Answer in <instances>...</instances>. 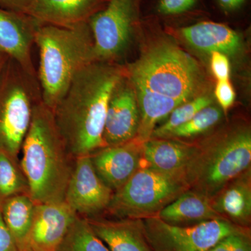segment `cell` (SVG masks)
Instances as JSON below:
<instances>
[{"instance_id":"6da1fadb","label":"cell","mask_w":251,"mask_h":251,"mask_svg":"<svg viewBox=\"0 0 251 251\" xmlns=\"http://www.w3.org/2000/svg\"><path fill=\"white\" fill-rule=\"evenodd\" d=\"M125 75L120 68L94 62L77 73L54 109L56 126L71 156L105 148L103 135L109 100Z\"/></svg>"},{"instance_id":"7a4b0ae2","label":"cell","mask_w":251,"mask_h":251,"mask_svg":"<svg viewBox=\"0 0 251 251\" xmlns=\"http://www.w3.org/2000/svg\"><path fill=\"white\" fill-rule=\"evenodd\" d=\"M21 152L20 166L34 203L64 201L74 166L56 126L53 112L41 99L33 109Z\"/></svg>"},{"instance_id":"3957f363","label":"cell","mask_w":251,"mask_h":251,"mask_svg":"<svg viewBox=\"0 0 251 251\" xmlns=\"http://www.w3.org/2000/svg\"><path fill=\"white\" fill-rule=\"evenodd\" d=\"M34 44L39 51L41 101L53 111L77 73L95 62L92 33L87 23L72 27L40 24Z\"/></svg>"},{"instance_id":"277c9868","label":"cell","mask_w":251,"mask_h":251,"mask_svg":"<svg viewBox=\"0 0 251 251\" xmlns=\"http://www.w3.org/2000/svg\"><path fill=\"white\" fill-rule=\"evenodd\" d=\"M128 73V80L133 87L184 102L196 97L202 85V72L198 62L168 41L147 50L130 66Z\"/></svg>"},{"instance_id":"5b68a950","label":"cell","mask_w":251,"mask_h":251,"mask_svg":"<svg viewBox=\"0 0 251 251\" xmlns=\"http://www.w3.org/2000/svg\"><path fill=\"white\" fill-rule=\"evenodd\" d=\"M251 163V130L236 128L198 148L183 176L188 189L212 200L226 185L250 169Z\"/></svg>"},{"instance_id":"8992f818","label":"cell","mask_w":251,"mask_h":251,"mask_svg":"<svg viewBox=\"0 0 251 251\" xmlns=\"http://www.w3.org/2000/svg\"><path fill=\"white\" fill-rule=\"evenodd\" d=\"M41 99L36 77L10 59L0 78V152L18 161L33 109Z\"/></svg>"},{"instance_id":"52a82bcc","label":"cell","mask_w":251,"mask_h":251,"mask_svg":"<svg viewBox=\"0 0 251 251\" xmlns=\"http://www.w3.org/2000/svg\"><path fill=\"white\" fill-rule=\"evenodd\" d=\"M187 190L181 175L163 174L141 166L114 192L107 209L122 219H142L156 215Z\"/></svg>"},{"instance_id":"ba28073f","label":"cell","mask_w":251,"mask_h":251,"mask_svg":"<svg viewBox=\"0 0 251 251\" xmlns=\"http://www.w3.org/2000/svg\"><path fill=\"white\" fill-rule=\"evenodd\" d=\"M152 251H207L229 234L249 227L226 219H216L193 226H175L156 215L140 219Z\"/></svg>"},{"instance_id":"9c48e42d","label":"cell","mask_w":251,"mask_h":251,"mask_svg":"<svg viewBox=\"0 0 251 251\" xmlns=\"http://www.w3.org/2000/svg\"><path fill=\"white\" fill-rule=\"evenodd\" d=\"M134 0H108L89 20L95 62L119 57L129 44L134 19Z\"/></svg>"},{"instance_id":"30bf717a","label":"cell","mask_w":251,"mask_h":251,"mask_svg":"<svg viewBox=\"0 0 251 251\" xmlns=\"http://www.w3.org/2000/svg\"><path fill=\"white\" fill-rule=\"evenodd\" d=\"M113 194L96 173L90 155L75 158L64 201L77 215L94 218L108 209Z\"/></svg>"},{"instance_id":"8fae6325","label":"cell","mask_w":251,"mask_h":251,"mask_svg":"<svg viewBox=\"0 0 251 251\" xmlns=\"http://www.w3.org/2000/svg\"><path fill=\"white\" fill-rule=\"evenodd\" d=\"M140 125V112L134 88L125 75L109 100L104 126L105 147L115 146L135 139Z\"/></svg>"},{"instance_id":"7c38bea8","label":"cell","mask_w":251,"mask_h":251,"mask_svg":"<svg viewBox=\"0 0 251 251\" xmlns=\"http://www.w3.org/2000/svg\"><path fill=\"white\" fill-rule=\"evenodd\" d=\"M39 25L24 13L0 7V51L34 77L36 74L31 58V49Z\"/></svg>"},{"instance_id":"4fadbf2b","label":"cell","mask_w":251,"mask_h":251,"mask_svg":"<svg viewBox=\"0 0 251 251\" xmlns=\"http://www.w3.org/2000/svg\"><path fill=\"white\" fill-rule=\"evenodd\" d=\"M143 142L133 139L105 147L90 155L96 173L114 192L122 188L142 166Z\"/></svg>"},{"instance_id":"5bb4252c","label":"cell","mask_w":251,"mask_h":251,"mask_svg":"<svg viewBox=\"0 0 251 251\" xmlns=\"http://www.w3.org/2000/svg\"><path fill=\"white\" fill-rule=\"evenodd\" d=\"M77 214L65 201L35 204L29 235L30 251H56Z\"/></svg>"},{"instance_id":"9a60e30c","label":"cell","mask_w":251,"mask_h":251,"mask_svg":"<svg viewBox=\"0 0 251 251\" xmlns=\"http://www.w3.org/2000/svg\"><path fill=\"white\" fill-rule=\"evenodd\" d=\"M105 0H32L25 14L40 24L72 27L88 22Z\"/></svg>"},{"instance_id":"2e32d148","label":"cell","mask_w":251,"mask_h":251,"mask_svg":"<svg viewBox=\"0 0 251 251\" xmlns=\"http://www.w3.org/2000/svg\"><path fill=\"white\" fill-rule=\"evenodd\" d=\"M197 149V147L173 140L150 138L142 145V166L163 174L183 176L185 168L196 154Z\"/></svg>"},{"instance_id":"e0dca14e","label":"cell","mask_w":251,"mask_h":251,"mask_svg":"<svg viewBox=\"0 0 251 251\" xmlns=\"http://www.w3.org/2000/svg\"><path fill=\"white\" fill-rule=\"evenodd\" d=\"M87 219L110 251H152L144 234L140 219Z\"/></svg>"},{"instance_id":"ac0fdd59","label":"cell","mask_w":251,"mask_h":251,"mask_svg":"<svg viewBox=\"0 0 251 251\" xmlns=\"http://www.w3.org/2000/svg\"><path fill=\"white\" fill-rule=\"evenodd\" d=\"M180 33L190 46L202 52L227 55L237 54L242 49V39L237 31L221 23H198L182 28Z\"/></svg>"},{"instance_id":"d6986e66","label":"cell","mask_w":251,"mask_h":251,"mask_svg":"<svg viewBox=\"0 0 251 251\" xmlns=\"http://www.w3.org/2000/svg\"><path fill=\"white\" fill-rule=\"evenodd\" d=\"M213 207L232 224L249 227L251 218V172L228 183L211 200Z\"/></svg>"},{"instance_id":"ffe728a7","label":"cell","mask_w":251,"mask_h":251,"mask_svg":"<svg viewBox=\"0 0 251 251\" xmlns=\"http://www.w3.org/2000/svg\"><path fill=\"white\" fill-rule=\"evenodd\" d=\"M175 226H193L216 219H225L214 209L210 198L188 189L156 214Z\"/></svg>"},{"instance_id":"44dd1931","label":"cell","mask_w":251,"mask_h":251,"mask_svg":"<svg viewBox=\"0 0 251 251\" xmlns=\"http://www.w3.org/2000/svg\"><path fill=\"white\" fill-rule=\"evenodd\" d=\"M35 204L28 193L16 195L0 204L3 220L19 251H30L29 235Z\"/></svg>"},{"instance_id":"7402d4cb","label":"cell","mask_w":251,"mask_h":251,"mask_svg":"<svg viewBox=\"0 0 251 251\" xmlns=\"http://www.w3.org/2000/svg\"><path fill=\"white\" fill-rule=\"evenodd\" d=\"M140 112V125L137 139L145 142L151 138L158 122L169 116L176 107L186 102L134 87Z\"/></svg>"},{"instance_id":"603a6c76","label":"cell","mask_w":251,"mask_h":251,"mask_svg":"<svg viewBox=\"0 0 251 251\" xmlns=\"http://www.w3.org/2000/svg\"><path fill=\"white\" fill-rule=\"evenodd\" d=\"M56 251H110L88 220L77 216Z\"/></svg>"},{"instance_id":"cb8c5ba5","label":"cell","mask_w":251,"mask_h":251,"mask_svg":"<svg viewBox=\"0 0 251 251\" xmlns=\"http://www.w3.org/2000/svg\"><path fill=\"white\" fill-rule=\"evenodd\" d=\"M28 193L27 180L18 161L0 152V204L5 200Z\"/></svg>"},{"instance_id":"d4e9b609","label":"cell","mask_w":251,"mask_h":251,"mask_svg":"<svg viewBox=\"0 0 251 251\" xmlns=\"http://www.w3.org/2000/svg\"><path fill=\"white\" fill-rule=\"evenodd\" d=\"M211 104L212 99L206 95L198 96L181 104L173 110L163 125L155 128L151 138H166L171 131L189 121L198 112Z\"/></svg>"},{"instance_id":"484cf974","label":"cell","mask_w":251,"mask_h":251,"mask_svg":"<svg viewBox=\"0 0 251 251\" xmlns=\"http://www.w3.org/2000/svg\"><path fill=\"white\" fill-rule=\"evenodd\" d=\"M221 118V109L209 105L198 112L189 121L171 131L166 138H188L202 134L217 125Z\"/></svg>"},{"instance_id":"4316f807","label":"cell","mask_w":251,"mask_h":251,"mask_svg":"<svg viewBox=\"0 0 251 251\" xmlns=\"http://www.w3.org/2000/svg\"><path fill=\"white\" fill-rule=\"evenodd\" d=\"M207 251H251L250 229L226 236Z\"/></svg>"},{"instance_id":"83f0119b","label":"cell","mask_w":251,"mask_h":251,"mask_svg":"<svg viewBox=\"0 0 251 251\" xmlns=\"http://www.w3.org/2000/svg\"><path fill=\"white\" fill-rule=\"evenodd\" d=\"M197 0H160L158 10L163 15H176L186 12L194 6Z\"/></svg>"},{"instance_id":"f1b7e54d","label":"cell","mask_w":251,"mask_h":251,"mask_svg":"<svg viewBox=\"0 0 251 251\" xmlns=\"http://www.w3.org/2000/svg\"><path fill=\"white\" fill-rule=\"evenodd\" d=\"M211 69L218 81L228 80L230 65L227 56L222 52H211Z\"/></svg>"},{"instance_id":"f546056e","label":"cell","mask_w":251,"mask_h":251,"mask_svg":"<svg viewBox=\"0 0 251 251\" xmlns=\"http://www.w3.org/2000/svg\"><path fill=\"white\" fill-rule=\"evenodd\" d=\"M215 96L224 111L232 106L235 99V92L228 80H219L216 85Z\"/></svg>"},{"instance_id":"4dcf8cb0","label":"cell","mask_w":251,"mask_h":251,"mask_svg":"<svg viewBox=\"0 0 251 251\" xmlns=\"http://www.w3.org/2000/svg\"><path fill=\"white\" fill-rule=\"evenodd\" d=\"M0 251H19L11 235L6 227L0 209Z\"/></svg>"},{"instance_id":"1f68e13d","label":"cell","mask_w":251,"mask_h":251,"mask_svg":"<svg viewBox=\"0 0 251 251\" xmlns=\"http://www.w3.org/2000/svg\"><path fill=\"white\" fill-rule=\"evenodd\" d=\"M31 1L32 0H0V5L4 9L25 14Z\"/></svg>"},{"instance_id":"d6a6232c","label":"cell","mask_w":251,"mask_h":251,"mask_svg":"<svg viewBox=\"0 0 251 251\" xmlns=\"http://www.w3.org/2000/svg\"><path fill=\"white\" fill-rule=\"evenodd\" d=\"M218 1L223 9L226 11H233L240 7L245 0H218Z\"/></svg>"},{"instance_id":"836d02e7","label":"cell","mask_w":251,"mask_h":251,"mask_svg":"<svg viewBox=\"0 0 251 251\" xmlns=\"http://www.w3.org/2000/svg\"><path fill=\"white\" fill-rule=\"evenodd\" d=\"M10 59L11 58H10L7 54L0 51V78H1V75H2L5 68H6V65H7Z\"/></svg>"}]
</instances>
